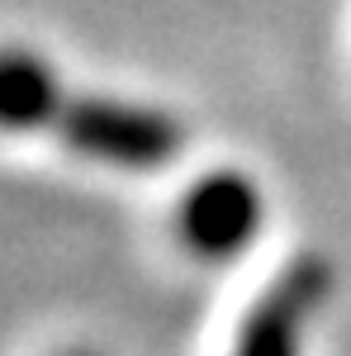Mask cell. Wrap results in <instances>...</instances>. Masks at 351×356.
<instances>
[{
    "label": "cell",
    "mask_w": 351,
    "mask_h": 356,
    "mask_svg": "<svg viewBox=\"0 0 351 356\" xmlns=\"http://www.w3.org/2000/svg\"><path fill=\"white\" fill-rule=\"evenodd\" d=\"M48 129H57L72 152H81L90 162L119 166V171H157V166L176 162L181 147H186V129L166 110L114 100V95L62 90Z\"/></svg>",
    "instance_id": "obj_1"
},
{
    "label": "cell",
    "mask_w": 351,
    "mask_h": 356,
    "mask_svg": "<svg viewBox=\"0 0 351 356\" xmlns=\"http://www.w3.org/2000/svg\"><path fill=\"white\" fill-rule=\"evenodd\" d=\"M266 219L261 186L247 171H209L181 200V238L204 261H233L256 243Z\"/></svg>",
    "instance_id": "obj_2"
},
{
    "label": "cell",
    "mask_w": 351,
    "mask_h": 356,
    "mask_svg": "<svg viewBox=\"0 0 351 356\" xmlns=\"http://www.w3.org/2000/svg\"><path fill=\"white\" fill-rule=\"evenodd\" d=\"M327 295V266L318 257H299L270 285L238 328L233 356H304V328Z\"/></svg>",
    "instance_id": "obj_3"
},
{
    "label": "cell",
    "mask_w": 351,
    "mask_h": 356,
    "mask_svg": "<svg viewBox=\"0 0 351 356\" xmlns=\"http://www.w3.org/2000/svg\"><path fill=\"white\" fill-rule=\"evenodd\" d=\"M62 90L67 86L38 53L0 48V129H15V134L48 129Z\"/></svg>",
    "instance_id": "obj_4"
},
{
    "label": "cell",
    "mask_w": 351,
    "mask_h": 356,
    "mask_svg": "<svg viewBox=\"0 0 351 356\" xmlns=\"http://www.w3.org/2000/svg\"><path fill=\"white\" fill-rule=\"evenodd\" d=\"M62 356H90V352H62Z\"/></svg>",
    "instance_id": "obj_5"
}]
</instances>
